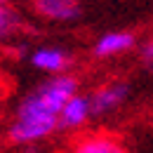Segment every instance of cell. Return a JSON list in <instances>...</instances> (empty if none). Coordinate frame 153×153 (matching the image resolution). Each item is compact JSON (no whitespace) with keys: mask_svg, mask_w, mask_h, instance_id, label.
<instances>
[{"mask_svg":"<svg viewBox=\"0 0 153 153\" xmlns=\"http://www.w3.org/2000/svg\"><path fill=\"white\" fill-rule=\"evenodd\" d=\"M28 61L33 68H38L45 76H59V73H68L73 66V54L59 45H40L36 50L28 52Z\"/></svg>","mask_w":153,"mask_h":153,"instance_id":"cell-3","label":"cell"},{"mask_svg":"<svg viewBox=\"0 0 153 153\" xmlns=\"http://www.w3.org/2000/svg\"><path fill=\"white\" fill-rule=\"evenodd\" d=\"M80 90L73 73L50 76L36 87H31L17 104L14 118L10 120L7 137L17 146L42 144L54 132H59V113L68 97Z\"/></svg>","mask_w":153,"mask_h":153,"instance_id":"cell-1","label":"cell"},{"mask_svg":"<svg viewBox=\"0 0 153 153\" xmlns=\"http://www.w3.org/2000/svg\"><path fill=\"white\" fill-rule=\"evenodd\" d=\"M137 42H139V38L132 31H106L94 40L92 54L97 59H113V57L132 52L137 47Z\"/></svg>","mask_w":153,"mask_h":153,"instance_id":"cell-6","label":"cell"},{"mask_svg":"<svg viewBox=\"0 0 153 153\" xmlns=\"http://www.w3.org/2000/svg\"><path fill=\"white\" fill-rule=\"evenodd\" d=\"M24 151L21 153H45L42 149H40V144H31V146H21Z\"/></svg>","mask_w":153,"mask_h":153,"instance_id":"cell-12","label":"cell"},{"mask_svg":"<svg viewBox=\"0 0 153 153\" xmlns=\"http://www.w3.org/2000/svg\"><path fill=\"white\" fill-rule=\"evenodd\" d=\"M7 2H10V0H0V5H7Z\"/></svg>","mask_w":153,"mask_h":153,"instance_id":"cell-13","label":"cell"},{"mask_svg":"<svg viewBox=\"0 0 153 153\" xmlns=\"http://www.w3.org/2000/svg\"><path fill=\"white\" fill-rule=\"evenodd\" d=\"M7 92H10V85H7V80L0 76V104H2V99L7 97Z\"/></svg>","mask_w":153,"mask_h":153,"instance_id":"cell-11","label":"cell"},{"mask_svg":"<svg viewBox=\"0 0 153 153\" xmlns=\"http://www.w3.org/2000/svg\"><path fill=\"white\" fill-rule=\"evenodd\" d=\"M139 59H141V64L151 71L153 66V40H141V45H139Z\"/></svg>","mask_w":153,"mask_h":153,"instance_id":"cell-9","label":"cell"},{"mask_svg":"<svg viewBox=\"0 0 153 153\" xmlns=\"http://www.w3.org/2000/svg\"><path fill=\"white\" fill-rule=\"evenodd\" d=\"M92 120V108H90V97L85 92L78 90L73 97L66 99V104L61 106V113H59V130H66V132H76L82 130L87 123Z\"/></svg>","mask_w":153,"mask_h":153,"instance_id":"cell-7","label":"cell"},{"mask_svg":"<svg viewBox=\"0 0 153 153\" xmlns=\"http://www.w3.org/2000/svg\"><path fill=\"white\" fill-rule=\"evenodd\" d=\"M33 12L52 24H73L82 17L80 0H31Z\"/></svg>","mask_w":153,"mask_h":153,"instance_id":"cell-5","label":"cell"},{"mask_svg":"<svg viewBox=\"0 0 153 153\" xmlns=\"http://www.w3.org/2000/svg\"><path fill=\"white\" fill-rule=\"evenodd\" d=\"M12 52H14V57H19V59H26L31 50H28V47H26L24 42H19V45H14V47H12Z\"/></svg>","mask_w":153,"mask_h":153,"instance_id":"cell-10","label":"cell"},{"mask_svg":"<svg viewBox=\"0 0 153 153\" xmlns=\"http://www.w3.org/2000/svg\"><path fill=\"white\" fill-rule=\"evenodd\" d=\"M68 153H132V151L123 137H118L115 132L99 130V132L78 137Z\"/></svg>","mask_w":153,"mask_h":153,"instance_id":"cell-4","label":"cell"},{"mask_svg":"<svg viewBox=\"0 0 153 153\" xmlns=\"http://www.w3.org/2000/svg\"><path fill=\"white\" fill-rule=\"evenodd\" d=\"M21 28H24V17L19 14V10H14L10 2L0 5V45L12 42Z\"/></svg>","mask_w":153,"mask_h":153,"instance_id":"cell-8","label":"cell"},{"mask_svg":"<svg viewBox=\"0 0 153 153\" xmlns=\"http://www.w3.org/2000/svg\"><path fill=\"white\" fill-rule=\"evenodd\" d=\"M87 97H90L92 118H101V115L118 111L132 97V85L127 80H108V82L99 85L97 90H92Z\"/></svg>","mask_w":153,"mask_h":153,"instance_id":"cell-2","label":"cell"}]
</instances>
